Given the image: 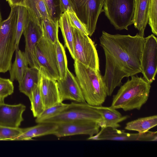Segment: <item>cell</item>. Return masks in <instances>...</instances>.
<instances>
[{"label": "cell", "instance_id": "cell-18", "mask_svg": "<svg viewBox=\"0 0 157 157\" xmlns=\"http://www.w3.org/2000/svg\"><path fill=\"white\" fill-rule=\"evenodd\" d=\"M101 115L102 123L101 128L110 127L117 128L121 126L119 123L128 118V116H122L116 109L110 107L94 106Z\"/></svg>", "mask_w": 157, "mask_h": 157}, {"label": "cell", "instance_id": "cell-6", "mask_svg": "<svg viewBox=\"0 0 157 157\" xmlns=\"http://www.w3.org/2000/svg\"><path fill=\"white\" fill-rule=\"evenodd\" d=\"M77 120H86L98 122L101 126L102 123L101 117L94 106L86 102H72L59 114L44 120L42 123L57 124Z\"/></svg>", "mask_w": 157, "mask_h": 157}, {"label": "cell", "instance_id": "cell-10", "mask_svg": "<svg viewBox=\"0 0 157 157\" xmlns=\"http://www.w3.org/2000/svg\"><path fill=\"white\" fill-rule=\"evenodd\" d=\"M140 67L143 78L151 83L157 72V38L153 34L145 37Z\"/></svg>", "mask_w": 157, "mask_h": 157}, {"label": "cell", "instance_id": "cell-36", "mask_svg": "<svg viewBox=\"0 0 157 157\" xmlns=\"http://www.w3.org/2000/svg\"><path fill=\"white\" fill-rule=\"evenodd\" d=\"M11 8L13 7L22 6L26 7L28 0H6Z\"/></svg>", "mask_w": 157, "mask_h": 157}, {"label": "cell", "instance_id": "cell-35", "mask_svg": "<svg viewBox=\"0 0 157 157\" xmlns=\"http://www.w3.org/2000/svg\"><path fill=\"white\" fill-rule=\"evenodd\" d=\"M59 1L60 10L61 13L66 12L68 9L71 11H74L69 0H59Z\"/></svg>", "mask_w": 157, "mask_h": 157}, {"label": "cell", "instance_id": "cell-2", "mask_svg": "<svg viewBox=\"0 0 157 157\" xmlns=\"http://www.w3.org/2000/svg\"><path fill=\"white\" fill-rule=\"evenodd\" d=\"M151 84L143 77L131 76L113 96L110 107L125 111L140 110L148 99Z\"/></svg>", "mask_w": 157, "mask_h": 157}, {"label": "cell", "instance_id": "cell-1", "mask_svg": "<svg viewBox=\"0 0 157 157\" xmlns=\"http://www.w3.org/2000/svg\"><path fill=\"white\" fill-rule=\"evenodd\" d=\"M105 58L103 80L107 95L121 86L122 79L141 72L140 60L145 37L138 33L134 36L112 34L104 31L99 38Z\"/></svg>", "mask_w": 157, "mask_h": 157}, {"label": "cell", "instance_id": "cell-23", "mask_svg": "<svg viewBox=\"0 0 157 157\" xmlns=\"http://www.w3.org/2000/svg\"><path fill=\"white\" fill-rule=\"evenodd\" d=\"M59 26L61 30L65 46L68 49L71 57L75 60L73 32L66 12L61 14L59 19Z\"/></svg>", "mask_w": 157, "mask_h": 157}, {"label": "cell", "instance_id": "cell-30", "mask_svg": "<svg viewBox=\"0 0 157 157\" xmlns=\"http://www.w3.org/2000/svg\"><path fill=\"white\" fill-rule=\"evenodd\" d=\"M157 0H150L148 23L152 33L157 35Z\"/></svg>", "mask_w": 157, "mask_h": 157}, {"label": "cell", "instance_id": "cell-17", "mask_svg": "<svg viewBox=\"0 0 157 157\" xmlns=\"http://www.w3.org/2000/svg\"><path fill=\"white\" fill-rule=\"evenodd\" d=\"M150 0H135L133 24L138 31V34L144 37V31L148 21Z\"/></svg>", "mask_w": 157, "mask_h": 157}, {"label": "cell", "instance_id": "cell-13", "mask_svg": "<svg viewBox=\"0 0 157 157\" xmlns=\"http://www.w3.org/2000/svg\"><path fill=\"white\" fill-rule=\"evenodd\" d=\"M25 41L24 52L29 65L31 67H40L36 58V48L43 36L41 27L30 19L23 33Z\"/></svg>", "mask_w": 157, "mask_h": 157}, {"label": "cell", "instance_id": "cell-11", "mask_svg": "<svg viewBox=\"0 0 157 157\" xmlns=\"http://www.w3.org/2000/svg\"><path fill=\"white\" fill-rule=\"evenodd\" d=\"M87 139L90 140L117 141H156L157 131H148L142 133H130L117 128L103 127L96 134Z\"/></svg>", "mask_w": 157, "mask_h": 157}, {"label": "cell", "instance_id": "cell-28", "mask_svg": "<svg viewBox=\"0 0 157 157\" xmlns=\"http://www.w3.org/2000/svg\"><path fill=\"white\" fill-rule=\"evenodd\" d=\"M55 45L59 79H62L65 76L68 69L67 58L64 48L59 40L55 43Z\"/></svg>", "mask_w": 157, "mask_h": 157}, {"label": "cell", "instance_id": "cell-9", "mask_svg": "<svg viewBox=\"0 0 157 157\" xmlns=\"http://www.w3.org/2000/svg\"><path fill=\"white\" fill-rule=\"evenodd\" d=\"M73 10L85 25L91 36L96 28L99 16L103 11L104 0H69Z\"/></svg>", "mask_w": 157, "mask_h": 157}, {"label": "cell", "instance_id": "cell-16", "mask_svg": "<svg viewBox=\"0 0 157 157\" xmlns=\"http://www.w3.org/2000/svg\"><path fill=\"white\" fill-rule=\"evenodd\" d=\"M40 73V91L45 109L60 101L57 81L41 72Z\"/></svg>", "mask_w": 157, "mask_h": 157}, {"label": "cell", "instance_id": "cell-3", "mask_svg": "<svg viewBox=\"0 0 157 157\" xmlns=\"http://www.w3.org/2000/svg\"><path fill=\"white\" fill-rule=\"evenodd\" d=\"M74 67L76 78L86 102L93 106H101L107 95L100 70L76 60H75Z\"/></svg>", "mask_w": 157, "mask_h": 157}, {"label": "cell", "instance_id": "cell-22", "mask_svg": "<svg viewBox=\"0 0 157 157\" xmlns=\"http://www.w3.org/2000/svg\"><path fill=\"white\" fill-rule=\"evenodd\" d=\"M15 58L9 71L10 79L13 82L22 79L26 70L28 67V62L24 52L18 48L15 50Z\"/></svg>", "mask_w": 157, "mask_h": 157}, {"label": "cell", "instance_id": "cell-12", "mask_svg": "<svg viewBox=\"0 0 157 157\" xmlns=\"http://www.w3.org/2000/svg\"><path fill=\"white\" fill-rule=\"evenodd\" d=\"M53 135L58 138L78 135L91 137L98 133L100 126L98 122L90 121L77 120L56 124Z\"/></svg>", "mask_w": 157, "mask_h": 157}, {"label": "cell", "instance_id": "cell-20", "mask_svg": "<svg viewBox=\"0 0 157 157\" xmlns=\"http://www.w3.org/2000/svg\"><path fill=\"white\" fill-rule=\"evenodd\" d=\"M40 73L38 69L34 67H28L21 80L18 82L19 90L30 100L33 90L39 82Z\"/></svg>", "mask_w": 157, "mask_h": 157}, {"label": "cell", "instance_id": "cell-21", "mask_svg": "<svg viewBox=\"0 0 157 157\" xmlns=\"http://www.w3.org/2000/svg\"><path fill=\"white\" fill-rule=\"evenodd\" d=\"M26 8L30 19L40 27L43 20L52 19L43 0H28Z\"/></svg>", "mask_w": 157, "mask_h": 157}, {"label": "cell", "instance_id": "cell-15", "mask_svg": "<svg viewBox=\"0 0 157 157\" xmlns=\"http://www.w3.org/2000/svg\"><path fill=\"white\" fill-rule=\"evenodd\" d=\"M26 108L21 103L11 105L0 102V125L10 128H19L24 120L22 114Z\"/></svg>", "mask_w": 157, "mask_h": 157}, {"label": "cell", "instance_id": "cell-31", "mask_svg": "<svg viewBox=\"0 0 157 157\" xmlns=\"http://www.w3.org/2000/svg\"><path fill=\"white\" fill-rule=\"evenodd\" d=\"M13 91V82L10 79L0 76V102H4L5 98L12 94Z\"/></svg>", "mask_w": 157, "mask_h": 157}, {"label": "cell", "instance_id": "cell-37", "mask_svg": "<svg viewBox=\"0 0 157 157\" xmlns=\"http://www.w3.org/2000/svg\"><path fill=\"white\" fill-rule=\"evenodd\" d=\"M2 21V19L1 14V11H0V24L1 23V22Z\"/></svg>", "mask_w": 157, "mask_h": 157}, {"label": "cell", "instance_id": "cell-33", "mask_svg": "<svg viewBox=\"0 0 157 157\" xmlns=\"http://www.w3.org/2000/svg\"><path fill=\"white\" fill-rule=\"evenodd\" d=\"M48 13L52 20H59L62 13L60 12L59 0H43Z\"/></svg>", "mask_w": 157, "mask_h": 157}, {"label": "cell", "instance_id": "cell-34", "mask_svg": "<svg viewBox=\"0 0 157 157\" xmlns=\"http://www.w3.org/2000/svg\"><path fill=\"white\" fill-rule=\"evenodd\" d=\"M22 128H10L0 125V140H14L21 133Z\"/></svg>", "mask_w": 157, "mask_h": 157}, {"label": "cell", "instance_id": "cell-14", "mask_svg": "<svg viewBox=\"0 0 157 157\" xmlns=\"http://www.w3.org/2000/svg\"><path fill=\"white\" fill-rule=\"evenodd\" d=\"M57 81L60 102L66 100L86 102L76 77L68 69L65 77Z\"/></svg>", "mask_w": 157, "mask_h": 157}, {"label": "cell", "instance_id": "cell-8", "mask_svg": "<svg viewBox=\"0 0 157 157\" xmlns=\"http://www.w3.org/2000/svg\"><path fill=\"white\" fill-rule=\"evenodd\" d=\"M36 55L40 71L56 81L59 80L55 44L43 36L36 46Z\"/></svg>", "mask_w": 157, "mask_h": 157}, {"label": "cell", "instance_id": "cell-26", "mask_svg": "<svg viewBox=\"0 0 157 157\" xmlns=\"http://www.w3.org/2000/svg\"><path fill=\"white\" fill-rule=\"evenodd\" d=\"M41 27L43 36L55 44L59 40V20L46 18L42 21Z\"/></svg>", "mask_w": 157, "mask_h": 157}, {"label": "cell", "instance_id": "cell-27", "mask_svg": "<svg viewBox=\"0 0 157 157\" xmlns=\"http://www.w3.org/2000/svg\"><path fill=\"white\" fill-rule=\"evenodd\" d=\"M40 81L34 88L30 100L31 110L33 117L36 118L38 117L45 109L41 94Z\"/></svg>", "mask_w": 157, "mask_h": 157}, {"label": "cell", "instance_id": "cell-25", "mask_svg": "<svg viewBox=\"0 0 157 157\" xmlns=\"http://www.w3.org/2000/svg\"><path fill=\"white\" fill-rule=\"evenodd\" d=\"M17 11V18L15 29L16 49L19 48L21 36L30 20L29 14L26 7L18 6Z\"/></svg>", "mask_w": 157, "mask_h": 157}, {"label": "cell", "instance_id": "cell-19", "mask_svg": "<svg viewBox=\"0 0 157 157\" xmlns=\"http://www.w3.org/2000/svg\"><path fill=\"white\" fill-rule=\"evenodd\" d=\"M57 127L56 124L42 123L35 126L22 128L21 133L15 140H29L33 137L53 134Z\"/></svg>", "mask_w": 157, "mask_h": 157}, {"label": "cell", "instance_id": "cell-4", "mask_svg": "<svg viewBox=\"0 0 157 157\" xmlns=\"http://www.w3.org/2000/svg\"><path fill=\"white\" fill-rule=\"evenodd\" d=\"M17 14V6L11 7L7 18L0 24V73H5L11 68L16 48L15 29Z\"/></svg>", "mask_w": 157, "mask_h": 157}, {"label": "cell", "instance_id": "cell-24", "mask_svg": "<svg viewBox=\"0 0 157 157\" xmlns=\"http://www.w3.org/2000/svg\"><path fill=\"white\" fill-rule=\"evenodd\" d=\"M157 125V116L154 115L138 118L126 123L125 129L138 133L146 132Z\"/></svg>", "mask_w": 157, "mask_h": 157}, {"label": "cell", "instance_id": "cell-29", "mask_svg": "<svg viewBox=\"0 0 157 157\" xmlns=\"http://www.w3.org/2000/svg\"><path fill=\"white\" fill-rule=\"evenodd\" d=\"M69 104L60 102L53 106L45 109L42 113L35 120L37 123H40L46 119L59 114L68 106Z\"/></svg>", "mask_w": 157, "mask_h": 157}, {"label": "cell", "instance_id": "cell-32", "mask_svg": "<svg viewBox=\"0 0 157 157\" xmlns=\"http://www.w3.org/2000/svg\"><path fill=\"white\" fill-rule=\"evenodd\" d=\"M66 12L71 26L76 28L82 33L89 36L85 25L78 18L74 11H71L68 9Z\"/></svg>", "mask_w": 157, "mask_h": 157}, {"label": "cell", "instance_id": "cell-5", "mask_svg": "<svg viewBox=\"0 0 157 157\" xmlns=\"http://www.w3.org/2000/svg\"><path fill=\"white\" fill-rule=\"evenodd\" d=\"M135 0H104L103 11L117 30H128L133 24Z\"/></svg>", "mask_w": 157, "mask_h": 157}, {"label": "cell", "instance_id": "cell-7", "mask_svg": "<svg viewBox=\"0 0 157 157\" xmlns=\"http://www.w3.org/2000/svg\"><path fill=\"white\" fill-rule=\"evenodd\" d=\"M75 60L94 69L99 70V62L96 45L89 36L71 26Z\"/></svg>", "mask_w": 157, "mask_h": 157}]
</instances>
